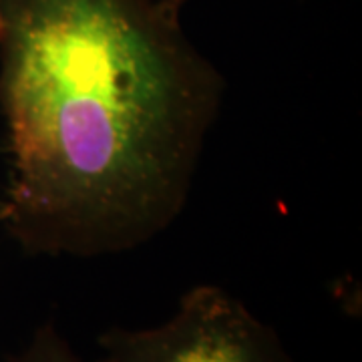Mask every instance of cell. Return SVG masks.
I'll return each instance as SVG.
<instances>
[{"instance_id":"2","label":"cell","mask_w":362,"mask_h":362,"mask_svg":"<svg viewBox=\"0 0 362 362\" xmlns=\"http://www.w3.org/2000/svg\"><path fill=\"white\" fill-rule=\"evenodd\" d=\"M97 344L95 362H294L272 326L214 284L189 288L163 324L111 326Z\"/></svg>"},{"instance_id":"3","label":"cell","mask_w":362,"mask_h":362,"mask_svg":"<svg viewBox=\"0 0 362 362\" xmlns=\"http://www.w3.org/2000/svg\"><path fill=\"white\" fill-rule=\"evenodd\" d=\"M6 362H83L52 320L40 324L25 349L6 356Z\"/></svg>"},{"instance_id":"5","label":"cell","mask_w":362,"mask_h":362,"mask_svg":"<svg viewBox=\"0 0 362 362\" xmlns=\"http://www.w3.org/2000/svg\"><path fill=\"white\" fill-rule=\"evenodd\" d=\"M4 221H6V209H4V204L0 202V228L4 226Z\"/></svg>"},{"instance_id":"1","label":"cell","mask_w":362,"mask_h":362,"mask_svg":"<svg viewBox=\"0 0 362 362\" xmlns=\"http://www.w3.org/2000/svg\"><path fill=\"white\" fill-rule=\"evenodd\" d=\"M226 87L161 0H0L2 228L28 256L149 244L185 209Z\"/></svg>"},{"instance_id":"4","label":"cell","mask_w":362,"mask_h":362,"mask_svg":"<svg viewBox=\"0 0 362 362\" xmlns=\"http://www.w3.org/2000/svg\"><path fill=\"white\" fill-rule=\"evenodd\" d=\"M189 0H161V4L165 6V11L171 14H175V16H180L181 11H183V6L187 4Z\"/></svg>"}]
</instances>
